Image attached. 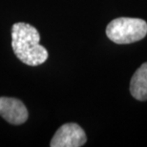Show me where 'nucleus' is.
I'll return each instance as SVG.
<instances>
[{
	"mask_svg": "<svg viewBox=\"0 0 147 147\" xmlns=\"http://www.w3.org/2000/svg\"><path fill=\"white\" fill-rule=\"evenodd\" d=\"M130 93L138 100H147V62L143 63L132 76Z\"/></svg>",
	"mask_w": 147,
	"mask_h": 147,
	"instance_id": "nucleus-5",
	"label": "nucleus"
},
{
	"mask_svg": "<svg viewBox=\"0 0 147 147\" xmlns=\"http://www.w3.org/2000/svg\"><path fill=\"white\" fill-rule=\"evenodd\" d=\"M108 38L117 44H130L142 40L147 34V23L140 18L119 17L107 25Z\"/></svg>",
	"mask_w": 147,
	"mask_h": 147,
	"instance_id": "nucleus-2",
	"label": "nucleus"
},
{
	"mask_svg": "<svg viewBox=\"0 0 147 147\" xmlns=\"http://www.w3.org/2000/svg\"><path fill=\"white\" fill-rule=\"evenodd\" d=\"M0 116L11 124L20 125L28 119V110L19 99L1 96Z\"/></svg>",
	"mask_w": 147,
	"mask_h": 147,
	"instance_id": "nucleus-4",
	"label": "nucleus"
},
{
	"mask_svg": "<svg viewBox=\"0 0 147 147\" xmlns=\"http://www.w3.org/2000/svg\"><path fill=\"white\" fill-rule=\"evenodd\" d=\"M40 34L28 23H14L11 27V47L17 58L26 65L38 66L48 59V51L39 44Z\"/></svg>",
	"mask_w": 147,
	"mask_h": 147,
	"instance_id": "nucleus-1",
	"label": "nucleus"
},
{
	"mask_svg": "<svg viewBox=\"0 0 147 147\" xmlns=\"http://www.w3.org/2000/svg\"><path fill=\"white\" fill-rule=\"evenodd\" d=\"M86 134L76 123H66L58 128L50 143L52 147H80L86 143Z\"/></svg>",
	"mask_w": 147,
	"mask_h": 147,
	"instance_id": "nucleus-3",
	"label": "nucleus"
}]
</instances>
